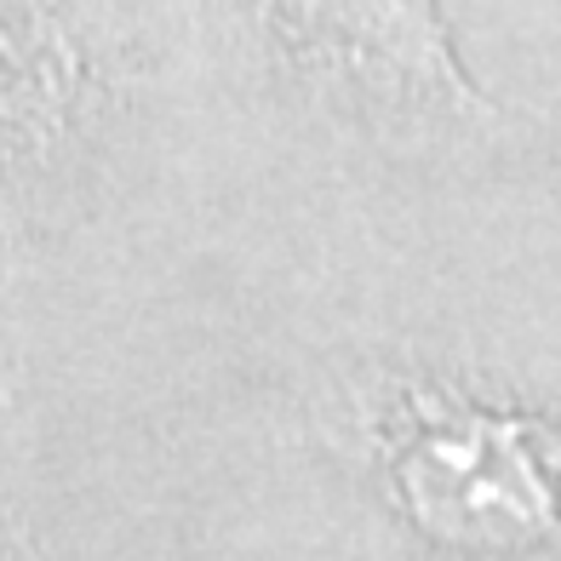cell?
<instances>
[{
    "label": "cell",
    "instance_id": "obj_1",
    "mask_svg": "<svg viewBox=\"0 0 561 561\" xmlns=\"http://www.w3.org/2000/svg\"><path fill=\"white\" fill-rule=\"evenodd\" d=\"M310 7L316 12H333V23H355L350 12H378L385 23H396V12L413 18V12H407V0H310Z\"/></svg>",
    "mask_w": 561,
    "mask_h": 561
}]
</instances>
